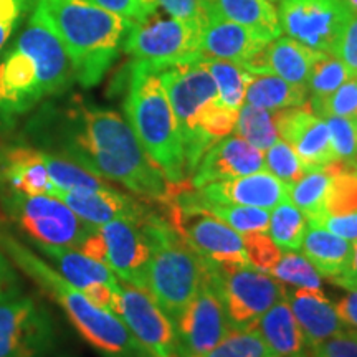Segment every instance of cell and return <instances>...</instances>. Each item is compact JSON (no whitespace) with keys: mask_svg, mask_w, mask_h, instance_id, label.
<instances>
[{"mask_svg":"<svg viewBox=\"0 0 357 357\" xmlns=\"http://www.w3.org/2000/svg\"><path fill=\"white\" fill-rule=\"evenodd\" d=\"M310 357H357V331L344 329L310 349Z\"/></svg>","mask_w":357,"mask_h":357,"instance_id":"obj_46","label":"cell"},{"mask_svg":"<svg viewBox=\"0 0 357 357\" xmlns=\"http://www.w3.org/2000/svg\"><path fill=\"white\" fill-rule=\"evenodd\" d=\"M178 357H199L215 347L227 334L230 324L211 273L205 278L195 300L177 319Z\"/></svg>","mask_w":357,"mask_h":357,"instance_id":"obj_15","label":"cell"},{"mask_svg":"<svg viewBox=\"0 0 357 357\" xmlns=\"http://www.w3.org/2000/svg\"><path fill=\"white\" fill-rule=\"evenodd\" d=\"M334 307L342 323L357 331V289H352L344 298H341Z\"/></svg>","mask_w":357,"mask_h":357,"instance_id":"obj_52","label":"cell"},{"mask_svg":"<svg viewBox=\"0 0 357 357\" xmlns=\"http://www.w3.org/2000/svg\"><path fill=\"white\" fill-rule=\"evenodd\" d=\"M334 55L344 63L347 71H349V77L357 78V13H352L349 22H347Z\"/></svg>","mask_w":357,"mask_h":357,"instance_id":"obj_48","label":"cell"},{"mask_svg":"<svg viewBox=\"0 0 357 357\" xmlns=\"http://www.w3.org/2000/svg\"><path fill=\"white\" fill-rule=\"evenodd\" d=\"M349 78V71L336 55L323 53L312 66L311 77L306 84L307 95L311 96L310 102L328 98Z\"/></svg>","mask_w":357,"mask_h":357,"instance_id":"obj_37","label":"cell"},{"mask_svg":"<svg viewBox=\"0 0 357 357\" xmlns=\"http://www.w3.org/2000/svg\"><path fill=\"white\" fill-rule=\"evenodd\" d=\"M121 283L109 284V283H91L83 289H79L89 301L96 307L105 311H111L116 314V306H118V293Z\"/></svg>","mask_w":357,"mask_h":357,"instance_id":"obj_50","label":"cell"},{"mask_svg":"<svg viewBox=\"0 0 357 357\" xmlns=\"http://www.w3.org/2000/svg\"><path fill=\"white\" fill-rule=\"evenodd\" d=\"M200 61L215 82L218 102L235 111L242 108L245 105V93H247V84L252 73H248L240 65L227 60L202 58Z\"/></svg>","mask_w":357,"mask_h":357,"instance_id":"obj_32","label":"cell"},{"mask_svg":"<svg viewBox=\"0 0 357 357\" xmlns=\"http://www.w3.org/2000/svg\"><path fill=\"white\" fill-rule=\"evenodd\" d=\"M236 118H238V111L227 108V106L220 105L218 100H215L208 102L202 109V113H200V131L213 144V142H217L225 136H230L234 132Z\"/></svg>","mask_w":357,"mask_h":357,"instance_id":"obj_43","label":"cell"},{"mask_svg":"<svg viewBox=\"0 0 357 357\" xmlns=\"http://www.w3.org/2000/svg\"><path fill=\"white\" fill-rule=\"evenodd\" d=\"M53 197L65 202L83 222L101 227L116 218L142 220L151 211L131 195L106 187L96 190H55Z\"/></svg>","mask_w":357,"mask_h":357,"instance_id":"obj_21","label":"cell"},{"mask_svg":"<svg viewBox=\"0 0 357 357\" xmlns=\"http://www.w3.org/2000/svg\"><path fill=\"white\" fill-rule=\"evenodd\" d=\"M265 169L263 151L257 149L238 134L225 136L208 147L190 177L194 189L212 182L230 181Z\"/></svg>","mask_w":357,"mask_h":357,"instance_id":"obj_19","label":"cell"},{"mask_svg":"<svg viewBox=\"0 0 357 357\" xmlns=\"http://www.w3.org/2000/svg\"><path fill=\"white\" fill-rule=\"evenodd\" d=\"M0 252L19 266L66 312L79 336L105 357H151L128 326L114 312L100 310L79 289L61 276L45 258L24 243L7 223L0 222Z\"/></svg>","mask_w":357,"mask_h":357,"instance_id":"obj_4","label":"cell"},{"mask_svg":"<svg viewBox=\"0 0 357 357\" xmlns=\"http://www.w3.org/2000/svg\"><path fill=\"white\" fill-rule=\"evenodd\" d=\"M265 169L276 178H280L287 187L300 181L307 172L293 147L281 139L276 141L270 149H266Z\"/></svg>","mask_w":357,"mask_h":357,"instance_id":"obj_40","label":"cell"},{"mask_svg":"<svg viewBox=\"0 0 357 357\" xmlns=\"http://www.w3.org/2000/svg\"><path fill=\"white\" fill-rule=\"evenodd\" d=\"M61 357H66V356H61Z\"/></svg>","mask_w":357,"mask_h":357,"instance_id":"obj_58","label":"cell"},{"mask_svg":"<svg viewBox=\"0 0 357 357\" xmlns=\"http://www.w3.org/2000/svg\"><path fill=\"white\" fill-rule=\"evenodd\" d=\"M32 15L63 45L83 88L96 86L123 50L132 22L86 0H32Z\"/></svg>","mask_w":357,"mask_h":357,"instance_id":"obj_3","label":"cell"},{"mask_svg":"<svg viewBox=\"0 0 357 357\" xmlns=\"http://www.w3.org/2000/svg\"><path fill=\"white\" fill-rule=\"evenodd\" d=\"M116 316L151 357H178L176 326L146 289L121 283Z\"/></svg>","mask_w":357,"mask_h":357,"instance_id":"obj_14","label":"cell"},{"mask_svg":"<svg viewBox=\"0 0 357 357\" xmlns=\"http://www.w3.org/2000/svg\"><path fill=\"white\" fill-rule=\"evenodd\" d=\"M331 172L328 167L319 171H310L303 176L300 181L288 185V197L305 213L307 220L323 215L324 195L328 190Z\"/></svg>","mask_w":357,"mask_h":357,"instance_id":"obj_36","label":"cell"},{"mask_svg":"<svg viewBox=\"0 0 357 357\" xmlns=\"http://www.w3.org/2000/svg\"><path fill=\"white\" fill-rule=\"evenodd\" d=\"M333 283L339 284V287L346 288L347 291L357 289V240L354 242V248H352V260L347 270L339 278L333 280Z\"/></svg>","mask_w":357,"mask_h":357,"instance_id":"obj_53","label":"cell"},{"mask_svg":"<svg viewBox=\"0 0 357 357\" xmlns=\"http://www.w3.org/2000/svg\"><path fill=\"white\" fill-rule=\"evenodd\" d=\"M0 189L26 195H53L55 185L48 177L42 151L30 144L3 147L0 160Z\"/></svg>","mask_w":357,"mask_h":357,"instance_id":"obj_23","label":"cell"},{"mask_svg":"<svg viewBox=\"0 0 357 357\" xmlns=\"http://www.w3.org/2000/svg\"><path fill=\"white\" fill-rule=\"evenodd\" d=\"M312 113L319 118L341 116L357 118V78H349L328 98L310 102Z\"/></svg>","mask_w":357,"mask_h":357,"instance_id":"obj_41","label":"cell"},{"mask_svg":"<svg viewBox=\"0 0 357 357\" xmlns=\"http://www.w3.org/2000/svg\"><path fill=\"white\" fill-rule=\"evenodd\" d=\"M314 225H319L331 234L341 236L347 242L354 243L357 240V212L341 213V215H323L307 220Z\"/></svg>","mask_w":357,"mask_h":357,"instance_id":"obj_49","label":"cell"},{"mask_svg":"<svg viewBox=\"0 0 357 357\" xmlns=\"http://www.w3.org/2000/svg\"><path fill=\"white\" fill-rule=\"evenodd\" d=\"M124 113L142 149L162 171L169 184L176 187L189 184L176 116L160 82L159 70L144 61H132Z\"/></svg>","mask_w":357,"mask_h":357,"instance_id":"obj_5","label":"cell"},{"mask_svg":"<svg viewBox=\"0 0 357 357\" xmlns=\"http://www.w3.org/2000/svg\"><path fill=\"white\" fill-rule=\"evenodd\" d=\"M20 24H22V22L2 19V17H0V53L6 50L8 40H10L12 33L15 32L17 26H19Z\"/></svg>","mask_w":357,"mask_h":357,"instance_id":"obj_54","label":"cell"},{"mask_svg":"<svg viewBox=\"0 0 357 357\" xmlns=\"http://www.w3.org/2000/svg\"><path fill=\"white\" fill-rule=\"evenodd\" d=\"M352 248V242L307 222L301 250L303 255L311 261L321 276L333 281L344 273L351 265Z\"/></svg>","mask_w":357,"mask_h":357,"instance_id":"obj_26","label":"cell"},{"mask_svg":"<svg viewBox=\"0 0 357 357\" xmlns=\"http://www.w3.org/2000/svg\"><path fill=\"white\" fill-rule=\"evenodd\" d=\"M266 35L222 19L205 2V17L199 37L202 58H217L243 66L271 42Z\"/></svg>","mask_w":357,"mask_h":357,"instance_id":"obj_18","label":"cell"},{"mask_svg":"<svg viewBox=\"0 0 357 357\" xmlns=\"http://www.w3.org/2000/svg\"><path fill=\"white\" fill-rule=\"evenodd\" d=\"M75 82L63 45L30 15L15 42L0 53V134L13 131L40 105L60 96Z\"/></svg>","mask_w":357,"mask_h":357,"instance_id":"obj_2","label":"cell"},{"mask_svg":"<svg viewBox=\"0 0 357 357\" xmlns=\"http://www.w3.org/2000/svg\"><path fill=\"white\" fill-rule=\"evenodd\" d=\"M250 329L260 334L275 357H310V346L287 298L271 306Z\"/></svg>","mask_w":357,"mask_h":357,"instance_id":"obj_25","label":"cell"},{"mask_svg":"<svg viewBox=\"0 0 357 357\" xmlns=\"http://www.w3.org/2000/svg\"><path fill=\"white\" fill-rule=\"evenodd\" d=\"M245 253L248 263L260 271H270L281 258V248L266 231H248L242 234Z\"/></svg>","mask_w":357,"mask_h":357,"instance_id":"obj_44","label":"cell"},{"mask_svg":"<svg viewBox=\"0 0 357 357\" xmlns=\"http://www.w3.org/2000/svg\"><path fill=\"white\" fill-rule=\"evenodd\" d=\"M231 329H250L276 303L287 288L252 265H207Z\"/></svg>","mask_w":357,"mask_h":357,"instance_id":"obj_10","label":"cell"},{"mask_svg":"<svg viewBox=\"0 0 357 357\" xmlns=\"http://www.w3.org/2000/svg\"><path fill=\"white\" fill-rule=\"evenodd\" d=\"M159 77L176 116L184 151L185 174L190 178L205 151L212 146L200 131L199 118L205 106L218 98L215 82L200 60L195 63L167 66L159 70Z\"/></svg>","mask_w":357,"mask_h":357,"instance_id":"obj_7","label":"cell"},{"mask_svg":"<svg viewBox=\"0 0 357 357\" xmlns=\"http://www.w3.org/2000/svg\"><path fill=\"white\" fill-rule=\"evenodd\" d=\"M32 247L42 253V258H47L56 268L55 270L61 276H65L71 284L78 289L91 283H109L118 284L119 281L116 275L102 263L93 260L77 248L58 247V245H45L38 242H29Z\"/></svg>","mask_w":357,"mask_h":357,"instance_id":"obj_27","label":"cell"},{"mask_svg":"<svg viewBox=\"0 0 357 357\" xmlns=\"http://www.w3.org/2000/svg\"><path fill=\"white\" fill-rule=\"evenodd\" d=\"M306 229V215L289 199L276 205L273 212L270 213L268 231H270L271 240L287 252L301 250Z\"/></svg>","mask_w":357,"mask_h":357,"instance_id":"obj_35","label":"cell"},{"mask_svg":"<svg viewBox=\"0 0 357 357\" xmlns=\"http://www.w3.org/2000/svg\"><path fill=\"white\" fill-rule=\"evenodd\" d=\"M268 273L281 281V283L294 284L298 288L321 289V287H323V280H321L318 270L311 265V261L303 253H298L296 250L281 253V258Z\"/></svg>","mask_w":357,"mask_h":357,"instance_id":"obj_38","label":"cell"},{"mask_svg":"<svg viewBox=\"0 0 357 357\" xmlns=\"http://www.w3.org/2000/svg\"><path fill=\"white\" fill-rule=\"evenodd\" d=\"M142 227L151 243L146 291L176 324L199 294L208 266L172 229L166 217L149 212Z\"/></svg>","mask_w":357,"mask_h":357,"instance_id":"obj_6","label":"cell"},{"mask_svg":"<svg viewBox=\"0 0 357 357\" xmlns=\"http://www.w3.org/2000/svg\"><path fill=\"white\" fill-rule=\"evenodd\" d=\"M24 139L121 184L146 202L166 204L176 192V185L169 184L142 149L126 119L82 96L43 102L25 124Z\"/></svg>","mask_w":357,"mask_h":357,"instance_id":"obj_1","label":"cell"},{"mask_svg":"<svg viewBox=\"0 0 357 357\" xmlns=\"http://www.w3.org/2000/svg\"><path fill=\"white\" fill-rule=\"evenodd\" d=\"M351 13H357V0H342Z\"/></svg>","mask_w":357,"mask_h":357,"instance_id":"obj_55","label":"cell"},{"mask_svg":"<svg viewBox=\"0 0 357 357\" xmlns=\"http://www.w3.org/2000/svg\"><path fill=\"white\" fill-rule=\"evenodd\" d=\"M268 2H271V3H273V2H278V0H268Z\"/></svg>","mask_w":357,"mask_h":357,"instance_id":"obj_57","label":"cell"},{"mask_svg":"<svg viewBox=\"0 0 357 357\" xmlns=\"http://www.w3.org/2000/svg\"><path fill=\"white\" fill-rule=\"evenodd\" d=\"M235 131L240 137L255 146L257 149L266 151L280 139L278 136V111L257 108L243 105L238 109Z\"/></svg>","mask_w":357,"mask_h":357,"instance_id":"obj_33","label":"cell"},{"mask_svg":"<svg viewBox=\"0 0 357 357\" xmlns=\"http://www.w3.org/2000/svg\"><path fill=\"white\" fill-rule=\"evenodd\" d=\"M278 136L293 147L307 172L319 171L336 160L328 124L310 105L278 111Z\"/></svg>","mask_w":357,"mask_h":357,"instance_id":"obj_17","label":"cell"},{"mask_svg":"<svg viewBox=\"0 0 357 357\" xmlns=\"http://www.w3.org/2000/svg\"><path fill=\"white\" fill-rule=\"evenodd\" d=\"M192 184L177 187L166 204V220L207 265H250L242 235L195 205L187 195Z\"/></svg>","mask_w":357,"mask_h":357,"instance_id":"obj_8","label":"cell"},{"mask_svg":"<svg viewBox=\"0 0 357 357\" xmlns=\"http://www.w3.org/2000/svg\"><path fill=\"white\" fill-rule=\"evenodd\" d=\"M0 204L8 220L24 231L26 242L78 248L84 236L96 229L53 195H26L3 189Z\"/></svg>","mask_w":357,"mask_h":357,"instance_id":"obj_9","label":"cell"},{"mask_svg":"<svg viewBox=\"0 0 357 357\" xmlns=\"http://www.w3.org/2000/svg\"><path fill=\"white\" fill-rule=\"evenodd\" d=\"M55 344L50 311L26 294L0 300V357H43Z\"/></svg>","mask_w":357,"mask_h":357,"instance_id":"obj_13","label":"cell"},{"mask_svg":"<svg viewBox=\"0 0 357 357\" xmlns=\"http://www.w3.org/2000/svg\"><path fill=\"white\" fill-rule=\"evenodd\" d=\"M281 32L312 52L334 55L352 17L342 0H280Z\"/></svg>","mask_w":357,"mask_h":357,"instance_id":"obj_12","label":"cell"},{"mask_svg":"<svg viewBox=\"0 0 357 357\" xmlns=\"http://www.w3.org/2000/svg\"><path fill=\"white\" fill-rule=\"evenodd\" d=\"M326 167L331 172V178L324 195L323 213L341 215L357 212V162L334 160Z\"/></svg>","mask_w":357,"mask_h":357,"instance_id":"obj_31","label":"cell"},{"mask_svg":"<svg viewBox=\"0 0 357 357\" xmlns=\"http://www.w3.org/2000/svg\"><path fill=\"white\" fill-rule=\"evenodd\" d=\"M321 55L323 53L312 52L293 38L280 35L242 68L252 75H276L293 84L306 86L312 66Z\"/></svg>","mask_w":357,"mask_h":357,"instance_id":"obj_22","label":"cell"},{"mask_svg":"<svg viewBox=\"0 0 357 357\" xmlns=\"http://www.w3.org/2000/svg\"><path fill=\"white\" fill-rule=\"evenodd\" d=\"M86 2L131 22L144 20L158 10V7L151 6L147 0H86Z\"/></svg>","mask_w":357,"mask_h":357,"instance_id":"obj_47","label":"cell"},{"mask_svg":"<svg viewBox=\"0 0 357 357\" xmlns=\"http://www.w3.org/2000/svg\"><path fill=\"white\" fill-rule=\"evenodd\" d=\"M222 19L243 25L270 38L281 35L278 12L268 0H205Z\"/></svg>","mask_w":357,"mask_h":357,"instance_id":"obj_29","label":"cell"},{"mask_svg":"<svg viewBox=\"0 0 357 357\" xmlns=\"http://www.w3.org/2000/svg\"><path fill=\"white\" fill-rule=\"evenodd\" d=\"M307 102V88L293 84L276 75H252L245 93V105L280 111Z\"/></svg>","mask_w":357,"mask_h":357,"instance_id":"obj_28","label":"cell"},{"mask_svg":"<svg viewBox=\"0 0 357 357\" xmlns=\"http://www.w3.org/2000/svg\"><path fill=\"white\" fill-rule=\"evenodd\" d=\"M287 301L305 334L310 349L346 329V324L337 316L336 307L321 289L298 287L287 289Z\"/></svg>","mask_w":357,"mask_h":357,"instance_id":"obj_24","label":"cell"},{"mask_svg":"<svg viewBox=\"0 0 357 357\" xmlns=\"http://www.w3.org/2000/svg\"><path fill=\"white\" fill-rule=\"evenodd\" d=\"M323 119L328 124L336 160L357 162V118L328 116Z\"/></svg>","mask_w":357,"mask_h":357,"instance_id":"obj_42","label":"cell"},{"mask_svg":"<svg viewBox=\"0 0 357 357\" xmlns=\"http://www.w3.org/2000/svg\"><path fill=\"white\" fill-rule=\"evenodd\" d=\"M20 289L22 284L19 275L13 270L12 261L0 252V300L13 296V294H20Z\"/></svg>","mask_w":357,"mask_h":357,"instance_id":"obj_51","label":"cell"},{"mask_svg":"<svg viewBox=\"0 0 357 357\" xmlns=\"http://www.w3.org/2000/svg\"><path fill=\"white\" fill-rule=\"evenodd\" d=\"M169 17L200 32L205 17V0H158Z\"/></svg>","mask_w":357,"mask_h":357,"instance_id":"obj_45","label":"cell"},{"mask_svg":"<svg viewBox=\"0 0 357 357\" xmlns=\"http://www.w3.org/2000/svg\"><path fill=\"white\" fill-rule=\"evenodd\" d=\"M195 190L200 197L211 202L247 205L265 211H273L276 205L289 199L288 187L266 169L230 181L212 182Z\"/></svg>","mask_w":357,"mask_h":357,"instance_id":"obj_20","label":"cell"},{"mask_svg":"<svg viewBox=\"0 0 357 357\" xmlns=\"http://www.w3.org/2000/svg\"><path fill=\"white\" fill-rule=\"evenodd\" d=\"M42 159L45 167H47L48 177H50L56 190H96L111 187L101 177L95 176V174L86 171L71 159L63 158V155L42 151Z\"/></svg>","mask_w":357,"mask_h":357,"instance_id":"obj_34","label":"cell"},{"mask_svg":"<svg viewBox=\"0 0 357 357\" xmlns=\"http://www.w3.org/2000/svg\"><path fill=\"white\" fill-rule=\"evenodd\" d=\"M189 199L204 211L211 212L212 215L220 218L223 223L238 231L240 235L248 234V231H268V223H270V213L265 208L247 207V205L235 204H220L205 200L197 194L194 187L187 189Z\"/></svg>","mask_w":357,"mask_h":357,"instance_id":"obj_30","label":"cell"},{"mask_svg":"<svg viewBox=\"0 0 357 357\" xmlns=\"http://www.w3.org/2000/svg\"><path fill=\"white\" fill-rule=\"evenodd\" d=\"M199 357H275L255 329H230L215 347Z\"/></svg>","mask_w":357,"mask_h":357,"instance_id":"obj_39","label":"cell"},{"mask_svg":"<svg viewBox=\"0 0 357 357\" xmlns=\"http://www.w3.org/2000/svg\"><path fill=\"white\" fill-rule=\"evenodd\" d=\"M200 32L172 17H160L158 10L141 22H132L124 38L123 50L136 61L155 70L202 60L199 50Z\"/></svg>","mask_w":357,"mask_h":357,"instance_id":"obj_11","label":"cell"},{"mask_svg":"<svg viewBox=\"0 0 357 357\" xmlns=\"http://www.w3.org/2000/svg\"><path fill=\"white\" fill-rule=\"evenodd\" d=\"M2 154H3V147H0V160H2Z\"/></svg>","mask_w":357,"mask_h":357,"instance_id":"obj_56","label":"cell"},{"mask_svg":"<svg viewBox=\"0 0 357 357\" xmlns=\"http://www.w3.org/2000/svg\"><path fill=\"white\" fill-rule=\"evenodd\" d=\"M142 220L116 218L98 227V230L101 231L106 245V266L123 283L146 289L151 243L142 227Z\"/></svg>","mask_w":357,"mask_h":357,"instance_id":"obj_16","label":"cell"}]
</instances>
